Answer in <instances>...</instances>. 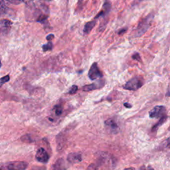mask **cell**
<instances>
[{
  "mask_svg": "<svg viewBox=\"0 0 170 170\" xmlns=\"http://www.w3.org/2000/svg\"><path fill=\"white\" fill-rule=\"evenodd\" d=\"M49 10L44 3L36 0H31L25 6L26 19L42 23L48 18Z\"/></svg>",
  "mask_w": 170,
  "mask_h": 170,
  "instance_id": "1",
  "label": "cell"
},
{
  "mask_svg": "<svg viewBox=\"0 0 170 170\" xmlns=\"http://www.w3.org/2000/svg\"><path fill=\"white\" fill-rule=\"evenodd\" d=\"M153 18L154 14L153 13H151L147 15L145 18L142 19L139 24H138L137 28L136 29L134 37H140L144 33H146V32L150 28Z\"/></svg>",
  "mask_w": 170,
  "mask_h": 170,
  "instance_id": "2",
  "label": "cell"
},
{
  "mask_svg": "<svg viewBox=\"0 0 170 170\" xmlns=\"http://www.w3.org/2000/svg\"><path fill=\"white\" fill-rule=\"evenodd\" d=\"M145 83V81L141 77H133L130 80H129L124 86L123 88L125 90H132V91H136V90L140 88Z\"/></svg>",
  "mask_w": 170,
  "mask_h": 170,
  "instance_id": "3",
  "label": "cell"
},
{
  "mask_svg": "<svg viewBox=\"0 0 170 170\" xmlns=\"http://www.w3.org/2000/svg\"><path fill=\"white\" fill-rule=\"evenodd\" d=\"M165 115H166V108L164 106H156L149 112V116L151 118H162Z\"/></svg>",
  "mask_w": 170,
  "mask_h": 170,
  "instance_id": "4",
  "label": "cell"
},
{
  "mask_svg": "<svg viewBox=\"0 0 170 170\" xmlns=\"http://www.w3.org/2000/svg\"><path fill=\"white\" fill-rule=\"evenodd\" d=\"M88 76L91 81H94V80L98 78L103 77V74L100 71L97 62H94L91 67H90L88 73Z\"/></svg>",
  "mask_w": 170,
  "mask_h": 170,
  "instance_id": "5",
  "label": "cell"
},
{
  "mask_svg": "<svg viewBox=\"0 0 170 170\" xmlns=\"http://www.w3.org/2000/svg\"><path fill=\"white\" fill-rule=\"evenodd\" d=\"M104 124L106 128L108 130L109 132L114 133L116 134L120 130V126L117 123V122L114 118H109L107 120H106L104 122Z\"/></svg>",
  "mask_w": 170,
  "mask_h": 170,
  "instance_id": "6",
  "label": "cell"
},
{
  "mask_svg": "<svg viewBox=\"0 0 170 170\" xmlns=\"http://www.w3.org/2000/svg\"><path fill=\"white\" fill-rule=\"evenodd\" d=\"M35 158L37 162L42 163H46L49 161V156L44 148H41L37 151Z\"/></svg>",
  "mask_w": 170,
  "mask_h": 170,
  "instance_id": "7",
  "label": "cell"
},
{
  "mask_svg": "<svg viewBox=\"0 0 170 170\" xmlns=\"http://www.w3.org/2000/svg\"><path fill=\"white\" fill-rule=\"evenodd\" d=\"M104 85H105L104 81H103V80H100V81L93 82L92 84L85 85V86H84L82 88V90H83L84 92H90L92 91V90L102 88Z\"/></svg>",
  "mask_w": 170,
  "mask_h": 170,
  "instance_id": "8",
  "label": "cell"
},
{
  "mask_svg": "<svg viewBox=\"0 0 170 170\" xmlns=\"http://www.w3.org/2000/svg\"><path fill=\"white\" fill-rule=\"evenodd\" d=\"M28 164L25 162H13L8 164V170H25Z\"/></svg>",
  "mask_w": 170,
  "mask_h": 170,
  "instance_id": "9",
  "label": "cell"
},
{
  "mask_svg": "<svg viewBox=\"0 0 170 170\" xmlns=\"http://www.w3.org/2000/svg\"><path fill=\"white\" fill-rule=\"evenodd\" d=\"M82 160V155L79 153H76V152L70 153L67 156V161L71 164L79 163Z\"/></svg>",
  "mask_w": 170,
  "mask_h": 170,
  "instance_id": "10",
  "label": "cell"
},
{
  "mask_svg": "<svg viewBox=\"0 0 170 170\" xmlns=\"http://www.w3.org/2000/svg\"><path fill=\"white\" fill-rule=\"evenodd\" d=\"M66 169H67L66 163L65 160L62 158L58 159L54 164H52V166H51V170H66Z\"/></svg>",
  "mask_w": 170,
  "mask_h": 170,
  "instance_id": "11",
  "label": "cell"
},
{
  "mask_svg": "<svg viewBox=\"0 0 170 170\" xmlns=\"http://www.w3.org/2000/svg\"><path fill=\"white\" fill-rule=\"evenodd\" d=\"M96 24H97V19L88 21V22L85 24L83 29L84 35H88L91 32L92 29L94 28Z\"/></svg>",
  "mask_w": 170,
  "mask_h": 170,
  "instance_id": "12",
  "label": "cell"
},
{
  "mask_svg": "<svg viewBox=\"0 0 170 170\" xmlns=\"http://www.w3.org/2000/svg\"><path fill=\"white\" fill-rule=\"evenodd\" d=\"M167 118H168V116L167 115H165L163 116H162V118H160V119H159V120L158 121V122H157V124H156L155 125H154L152 128V132H156L158 130V129L159 128V127H160L162 124H163L165 122H166V121L167 120Z\"/></svg>",
  "mask_w": 170,
  "mask_h": 170,
  "instance_id": "13",
  "label": "cell"
},
{
  "mask_svg": "<svg viewBox=\"0 0 170 170\" xmlns=\"http://www.w3.org/2000/svg\"><path fill=\"white\" fill-rule=\"evenodd\" d=\"M9 8L5 5L3 0H0V13L3 14H6Z\"/></svg>",
  "mask_w": 170,
  "mask_h": 170,
  "instance_id": "14",
  "label": "cell"
},
{
  "mask_svg": "<svg viewBox=\"0 0 170 170\" xmlns=\"http://www.w3.org/2000/svg\"><path fill=\"white\" fill-rule=\"evenodd\" d=\"M111 8H112L111 3L109 2H106L103 5V9L102 10L106 14L108 15L110 12Z\"/></svg>",
  "mask_w": 170,
  "mask_h": 170,
  "instance_id": "15",
  "label": "cell"
},
{
  "mask_svg": "<svg viewBox=\"0 0 170 170\" xmlns=\"http://www.w3.org/2000/svg\"><path fill=\"white\" fill-rule=\"evenodd\" d=\"M0 25L4 27L5 28H9L12 25V22L8 19H2L0 21Z\"/></svg>",
  "mask_w": 170,
  "mask_h": 170,
  "instance_id": "16",
  "label": "cell"
},
{
  "mask_svg": "<svg viewBox=\"0 0 170 170\" xmlns=\"http://www.w3.org/2000/svg\"><path fill=\"white\" fill-rule=\"evenodd\" d=\"M53 48V45L52 43V42L49 41L48 42L47 44H45L43 46H42V49H43L44 51H51Z\"/></svg>",
  "mask_w": 170,
  "mask_h": 170,
  "instance_id": "17",
  "label": "cell"
},
{
  "mask_svg": "<svg viewBox=\"0 0 170 170\" xmlns=\"http://www.w3.org/2000/svg\"><path fill=\"white\" fill-rule=\"evenodd\" d=\"M9 80H10V77L9 75L5 76L0 78V88H1L5 83L9 81Z\"/></svg>",
  "mask_w": 170,
  "mask_h": 170,
  "instance_id": "18",
  "label": "cell"
},
{
  "mask_svg": "<svg viewBox=\"0 0 170 170\" xmlns=\"http://www.w3.org/2000/svg\"><path fill=\"white\" fill-rule=\"evenodd\" d=\"M99 166H100L99 163L97 162V163L90 164L88 167V168L87 169V170H98L99 168Z\"/></svg>",
  "mask_w": 170,
  "mask_h": 170,
  "instance_id": "19",
  "label": "cell"
},
{
  "mask_svg": "<svg viewBox=\"0 0 170 170\" xmlns=\"http://www.w3.org/2000/svg\"><path fill=\"white\" fill-rule=\"evenodd\" d=\"M55 114L57 116H61L62 113V106L60 105H57L55 107Z\"/></svg>",
  "mask_w": 170,
  "mask_h": 170,
  "instance_id": "20",
  "label": "cell"
},
{
  "mask_svg": "<svg viewBox=\"0 0 170 170\" xmlns=\"http://www.w3.org/2000/svg\"><path fill=\"white\" fill-rule=\"evenodd\" d=\"M77 90H78V87L77 86V85H72L71 88H70V90H69L68 94H74L77 92Z\"/></svg>",
  "mask_w": 170,
  "mask_h": 170,
  "instance_id": "21",
  "label": "cell"
},
{
  "mask_svg": "<svg viewBox=\"0 0 170 170\" xmlns=\"http://www.w3.org/2000/svg\"><path fill=\"white\" fill-rule=\"evenodd\" d=\"M21 140H22L24 142H27V143L32 142L31 138L29 135H27V134L21 137Z\"/></svg>",
  "mask_w": 170,
  "mask_h": 170,
  "instance_id": "22",
  "label": "cell"
},
{
  "mask_svg": "<svg viewBox=\"0 0 170 170\" xmlns=\"http://www.w3.org/2000/svg\"><path fill=\"white\" fill-rule=\"evenodd\" d=\"M132 58L134 60H136L137 61H139V62H141L142 61V58H141V57L139 53H138V52H136L134 53V55H132Z\"/></svg>",
  "mask_w": 170,
  "mask_h": 170,
  "instance_id": "23",
  "label": "cell"
},
{
  "mask_svg": "<svg viewBox=\"0 0 170 170\" xmlns=\"http://www.w3.org/2000/svg\"><path fill=\"white\" fill-rule=\"evenodd\" d=\"M8 2L12 3H13V4H20L21 3H23L24 2H25L26 0H7Z\"/></svg>",
  "mask_w": 170,
  "mask_h": 170,
  "instance_id": "24",
  "label": "cell"
},
{
  "mask_svg": "<svg viewBox=\"0 0 170 170\" xmlns=\"http://www.w3.org/2000/svg\"><path fill=\"white\" fill-rule=\"evenodd\" d=\"M127 29H128V28H124V29H120L119 31H118V35H123L124 33H125V32H126V31H127Z\"/></svg>",
  "mask_w": 170,
  "mask_h": 170,
  "instance_id": "25",
  "label": "cell"
},
{
  "mask_svg": "<svg viewBox=\"0 0 170 170\" xmlns=\"http://www.w3.org/2000/svg\"><path fill=\"white\" fill-rule=\"evenodd\" d=\"M54 37H55V36H54V35H53V34H50V35H48L47 37H46V39H47V41H51L53 38H54Z\"/></svg>",
  "mask_w": 170,
  "mask_h": 170,
  "instance_id": "26",
  "label": "cell"
},
{
  "mask_svg": "<svg viewBox=\"0 0 170 170\" xmlns=\"http://www.w3.org/2000/svg\"><path fill=\"white\" fill-rule=\"evenodd\" d=\"M87 1H88V0H78V7L81 6H81H82V5L84 3H85L84 2H87Z\"/></svg>",
  "mask_w": 170,
  "mask_h": 170,
  "instance_id": "27",
  "label": "cell"
},
{
  "mask_svg": "<svg viewBox=\"0 0 170 170\" xmlns=\"http://www.w3.org/2000/svg\"><path fill=\"white\" fill-rule=\"evenodd\" d=\"M124 106H125L126 108H132V106L130 104L128 103V102H125V103L124 104Z\"/></svg>",
  "mask_w": 170,
  "mask_h": 170,
  "instance_id": "28",
  "label": "cell"
},
{
  "mask_svg": "<svg viewBox=\"0 0 170 170\" xmlns=\"http://www.w3.org/2000/svg\"><path fill=\"white\" fill-rule=\"evenodd\" d=\"M166 146V148H170V138H169V139L167 140Z\"/></svg>",
  "mask_w": 170,
  "mask_h": 170,
  "instance_id": "29",
  "label": "cell"
},
{
  "mask_svg": "<svg viewBox=\"0 0 170 170\" xmlns=\"http://www.w3.org/2000/svg\"><path fill=\"white\" fill-rule=\"evenodd\" d=\"M145 170H154V169H153V168H152V167H150V166H148Z\"/></svg>",
  "mask_w": 170,
  "mask_h": 170,
  "instance_id": "30",
  "label": "cell"
},
{
  "mask_svg": "<svg viewBox=\"0 0 170 170\" xmlns=\"http://www.w3.org/2000/svg\"><path fill=\"white\" fill-rule=\"evenodd\" d=\"M124 170H135L134 168H126Z\"/></svg>",
  "mask_w": 170,
  "mask_h": 170,
  "instance_id": "31",
  "label": "cell"
},
{
  "mask_svg": "<svg viewBox=\"0 0 170 170\" xmlns=\"http://www.w3.org/2000/svg\"><path fill=\"white\" fill-rule=\"evenodd\" d=\"M43 1H46V2H49V1H51V0H43Z\"/></svg>",
  "mask_w": 170,
  "mask_h": 170,
  "instance_id": "32",
  "label": "cell"
},
{
  "mask_svg": "<svg viewBox=\"0 0 170 170\" xmlns=\"http://www.w3.org/2000/svg\"><path fill=\"white\" fill-rule=\"evenodd\" d=\"M2 67V62H1V61H0V68H1Z\"/></svg>",
  "mask_w": 170,
  "mask_h": 170,
  "instance_id": "33",
  "label": "cell"
},
{
  "mask_svg": "<svg viewBox=\"0 0 170 170\" xmlns=\"http://www.w3.org/2000/svg\"><path fill=\"white\" fill-rule=\"evenodd\" d=\"M0 170H3V169L2 168H1V167H0Z\"/></svg>",
  "mask_w": 170,
  "mask_h": 170,
  "instance_id": "34",
  "label": "cell"
}]
</instances>
